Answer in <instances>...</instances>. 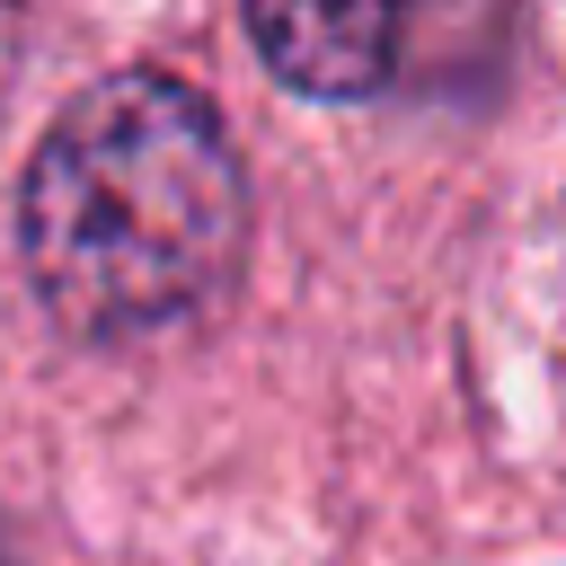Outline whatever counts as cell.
<instances>
[{"instance_id":"6da1fadb","label":"cell","mask_w":566,"mask_h":566,"mask_svg":"<svg viewBox=\"0 0 566 566\" xmlns=\"http://www.w3.org/2000/svg\"><path fill=\"white\" fill-rule=\"evenodd\" d=\"M248 239V186L221 115L159 80L115 71L35 142L18 186L27 283L71 336H150L195 318Z\"/></svg>"},{"instance_id":"7a4b0ae2","label":"cell","mask_w":566,"mask_h":566,"mask_svg":"<svg viewBox=\"0 0 566 566\" xmlns=\"http://www.w3.org/2000/svg\"><path fill=\"white\" fill-rule=\"evenodd\" d=\"M265 71L301 97H371L416 0H239Z\"/></svg>"},{"instance_id":"3957f363","label":"cell","mask_w":566,"mask_h":566,"mask_svg":"<svg viewBox=\"0 0 566 566\" xmlns=\"http://www.w3.org/2000/svg\"><path fill=\"white\" fill-rule=\"evenodd\" d=\"M9 9H18V0H0V27H9Z\"/></svg>"}]
</instances>
